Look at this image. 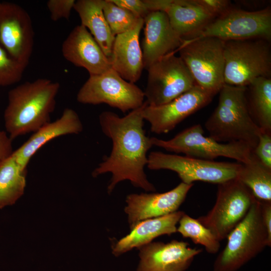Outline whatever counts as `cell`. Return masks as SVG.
Returning a JSON list of instances; mask_svg holds the SVG:
<instances>
[{"mask_svg":"<svg viewBox=\"0 0 271 271\" xmlns=\"http://www.w3.org/2000/svg\"><path fill=\"white\" fill-rule=\"evenodd\" d=\"M145 104V101L142 106L123 117L109 111L99 115L102 131L111 140L112 147L109 156L93 170L92 175L96 177L106 173L112 174L107 186L109 194L118 183L125 180L146 191H156L144 170L148 164V152L153 146L144 129L143 109Z\"/></svg>","mask_w":271,"mask_h":271,"instance_id":"obj_1","label":"cell"},{"mask_svg":"<svg viewBox=\"0 0 271 271\" xmlns=\"http://www.w3.org/2000/svg\"><path fill=\"white\" fill-rule=\"evenodd\" d=\"M60 87L58 82L38 78L9 91L4 117L6 131L12 140L35 132L51 121Z\"/></svg>","mask_w":271,"mask_h":271,"instance_id":"obj_2","label":"cell"},{"mask_svg":"<svg viewBox=\"0 0 271 271\" xmlns=\"http://www.w3.org/2000/svg\"><path fill=\"white\" fill-rule=\"evenodd\" d=\"M246 86L224 84L220 90L218 103L205 123L209 136L220 143L239 142L252 150L262 131L249 113Z\"/></svg>","mask_w":271,"mask_h":271,"instance_id":"obj_3","label":"cell"},{"mask_svg":"<svg viewBox=\"0 0 271 271\" xmlns=\"http://www.w3.org/2000/svg\"><path fill=\"white\" fill-rule=\"evenodd\" d=\"M226 238L225 247L214 262L213 271H237L268 246L259 201L254 200Z\"/></svg>","mask_w":271,"mask_h":271,"instance_id":"obj_4","label":"cell"},{"mask_svg":"<svg viewBox=\"0 0 271 271\" xmlns=\"http://www.w3.org/2000/svg\"><path fill=\"white\" fill-rule=\"evenodd\" d=\"M270 42L259 39L224 41V83L246 86L257 78H271Z\"/></svg>","mask_w":271,"mask_h":271,"instance_id":"obj_5","label":"cell"},{"mask_svg":"<svg viewBox=\"0 0 271 271\" xmlns=\"http://www.w3.org/2000/svg\"><path fill=\"white\" fill-rule=\"evenodd\" d=\"M204 133L202 126L197 124L184 129L169 140L152 137L151 141L153 146L168 152L203 160L214 161L223 157L240 163L249 160L252 150L247 145L239 142L220 143L205 137Z\"/></svg>","mask_w":271,"mask_h":271,"instance_id":"obj_6","label":"cell"},{"mask_svg":"<svg viewBox=\"0 0 271 271\" xmlns=\"http://www.w3.org/2000/svg\"><path fill=\"white\" fill-rule=\"evenodd\" d=\"M196 84L215 95L224 82V41L214 37L184 40L178 49Z\"/></svg>","mask_w":271,"mask_h":271,"instance_id":"obj_7","label":"cell"},{"mask_svg":"<svg viewBox=\"0 0 271 271\" xmlns=\"http://www.w3.org/2000/svg\"><path fill=\"white\" fill-rule=\"evenodd\" d=\"M217 185L213 207L197 220L220 242L244 218L256 199L237 178Z\"/></svg>","mask_w":271,"mask_h":271,"instance_id":"obj_8","label":"cell"},{"mask_svg":"<svg viewBox=\"0 0 271 271\" xmlns=\"http://www.w3.org/2000/svg\"><path fill=\"white\" fill-rule=\"evenodd\" d=\"M76 98L82 104L105 103L125 113L142 106L145 97L140 88L123 79L111 68L101 74L89 75L79 90Z\"/></svg>","mask_w":271,"mask_h":271,"instance_id":"obj_9","label":"cell"},{"mask_svg":"<svg viewBox=\"0 0 271 271\" xmlns=\"http://www.w3.org/2000/svg\"><path fill=\"white\" fill-rule=\"evenodd\" d=\"M204 37H214L223 41L259 39L270 42V7L253 11L231 8L189 40Z\"/></svg>","mask_w":271,"mask_h":271,"instance_id":"obj_10","label":"cell"},{"mask_svg":"<svg viewBox=\"0 0 271 271\" xmlns=\"http://www.w3.org/2000/svg\"><path fill=\"white\" fill-rule=\"evenodd\" d=\"M241 163L206 160L186 156L152 152L148 156L150 170H168L176 172L187 184L195 181L217 184L237 177Z\"/></svg>","mask_w":271,"mask_h":271,"instance_id":"obj_11","label":"cell"},{"mask_svg":"<svg viewBox=\"0 0 271 271\" xmlns=\"http://www.w3.org/2000/svg\"><path fill=\"white\" fill-rule=\"evenodd\" d=\"M175 54L165 56L147 69L144 93L148 105L166 104L197 85L186 64Z\"/></svg>","mask_w":271,"mask_h":271,"instance_id":"obj_12","label":"cell"},{"mask_svg":"<svg viewBox=\"0 0 271 271\" xmlns=\"http://www.w3.org/2000/svg\"><path fill=\"white\" fill-rule=\"evenodd\" d=\"M34 44V32L28 13L16 4H0V45L26 68Z\"/></svg>","mask_w":271,"mask_h":271,"instance_id":"obj_13","label":"cell"},{"mask_svg":"<svg viewBox=\"0 0 271 271\" xmlns=\"http://www.w3.org/2000/svg\"><path fill=\"white\" fill-rule=\"evenodd\" d=\"M215 95L196 85L166 104L155 106L146 102L143 116L150 123L151 132L167 133L186 117L209 104Z\"/></svg>","mask_w":271,"mask_h":271,"instance_id":"obj_14","label":"cell"},{"mask_svg":"<svg viewBox=\"0 0 271 271\" xmlns=\"http://www.w3.org/2000/svg\"><path fill=\"white\" fill-rule=\"evenodd\" d=\"M193 186V184L181 182L174 189L164 193L128 195L124 212L127 215L130 230L143 220L177 211Z\"/></svg>","mask_w":271,"mask_h":271,"instance_id":"obj_15","label":"cell"},{"mask_svg":"<svg viewBox=\"0 0 271 271\" xmlns=\"http://www.w3.org/2000/svg\"><path fill=\"white\" fill-rule=\"evenodd\" d=\"M138 249L140 260L137 271H185L202 251L177 240L151 242Z\"/></svg>","mask_w":271,"mask_h":271,"instance_id":"obj_16","label":"cell"},{"mask_svg":"<svg viewBox=\"0 0 271 271\" xmlns=\"http://www.w3.org/2000/svg\"><path fill=\"white\" fill-rule=\"evenodd\" d=\"M142 51L144 68L148 69L165 56L176 53L183 40L174 30L164 12L150 13L144 19Z\"/></svg>","mask_w":271,"mask_h":271,"instance_id":"obj_17","label":"cell"},{"mask_svg":"<svg viewBox=\"0 0 271 271\" xmlns=\"http://www.w3.org/2000/svg\"><path fill=\"white\" fill-rule=\"evenodd\" d=\"M61 51L66 60L85 69L89 75L101 74L112 68L109 59L81 24L75 27L63 41Z\"/></svg>","mask_w":271,"mask_h":271,"instance_id":"obj_18","label":"cell"},{"mask_svg":"<svg viewBox=\"0 0 271 271\" xmlns=\"http://www.w3.org/2000/svg\"><path fill=\"white\" fill-rule=\"evenodd\" d=\"M144 25V20L140 18L130 30L116 35L109 59L111 68L123 79L132 83L140 79L144 68L139 42Z\"/></svg>","mask_w":271,"mask_h":271,"instance_id":"obj_19","label":"cell"},{"mask_svg":"<svg viewBox=\"0 0 271 271\" xmlns=\"http://www.w3.org/2000/svg\"><path fill=\"white\" fill-rule=\"evenodd\" d=\"M83 129L82 123L77 113L73 109L65 108L60 117L34 132L12 155L20 168L27 171L30 160L44 145L60 136L79 134Z\"/></svg>","mask_w":271,"mask_h":271,"instance_id":"obj_20","label":"cell"},{"mask_svg":"<svg viewBox=\"0 0 271 271\" xmlns=\"http://www.w3.org/2000/svg\"><path fill=\"white\" fill-rule=\"evenodd\" d=\"M185 213L181 211L143 220L130 230V233L112 245V253L118 256L134 248H139L152 242L155 238L177 232V224Z\"/></svg>","mask_w":271,"mask_h":271,"instance_id":"obj_21","label":"cell"},{"mask_svg":"<svg viewBox=\"0 0 271 271\" xmlns=\"http://www.w3.org/2000/svg\"><path fill=\"white\" fill-rule=\"evenodd\" d=\"M165 13L183 41L193 38L215 18L196 0H173Z\"/></svg>","mask_w":271,"mask_h":271,"instance_id":"obj_22","label":"cell"},{"mask_svg":"<svg viewBox=\"0 0 271 271\" xmlns=\"http://www.w3.org/2000/svg\"><path fill=\"white\" fill-rule=\"evenodd\" d=\"M103 2L104 0H78L76 1L73 9L80 17L81 25L87 29L110 59L115 36L104 17Z\"/></svg>","mask_w":271,"mask_h":271,"instance_id":"obj_23","label":"cell"},{"mask_svg":"<svg viewBox=\"0 0 271 271\" xmlns=\"http://www.w3.org/2000/svg\"><path fill=\"white\" fill-rule=\"evenodd\" d=\"M246 87V102L251 117L262 131L271 132V78H257Z\"/></svg>","mask_w":271,"mask_h":271,"instance_id":"obj_24","label":"cell"},{"mask_svg":"<svg viewBox=\"0 0 271 271\" xmlns=\"http://www.w3.org/2000/svg\"><path fill=\"white\" fill-rule=\"evenodd\" d=\"M260 201L271 202V169L252 152L248 161L241 163L236 177Z\"/></svg>","mask_w":271,"mask_h":271,"instance_id":"obj_25","label":"cell"},{"mask_svg":"<svg viewBox=\"0 0 271 271\" xmlns=\"http://www.w3.org/2000/svg\"><path fill=\"white\" fill-rule=\"evenodd\" d=\"M26 174L12 155L0 164V209L14 204L22 196Z\"/></svg>","mask_w":271,"mask_h":271,"instance_id":"obj_26","label":"cell"},{"mask_svg":"<svg viewBox=\"0 0 271 271\" xmlns=\"http://www.w3.org/2000/svg\"><path fill=\"white\" fill-rule=\"evenodd\" d=\"M177 232L184 238H189L195 244L203 246L206 251L216 254L220 247V241L210 229L202 224L197 219L184 213L179 221Z\"/></svg>","mask_w":271,"mask_h":271,"instance_id":"obj_27","label":"cell"},{"mask_svg":"<svg viewBox=\"0 0 271 271\" xmlns=\"http://www.w3.org/2000/svg\"><path fill=\"white\" fill-rule=\"evenodd\" d=\"M102 10L105 20L114 36L130 30L141 18L116 5L111 0H104Z\"/></svg>","mask_w":271,"mask_h":271,"instance_id":"obj_28","label":"cell"},{"mask_svg":"<svg viewBox=\"0 0 271 271\" xmlns=\"http://www.w3.org/2000/svg\"><path fill=\"white\" fill-rule=\"evenodd\" d=\"M25 69L22 64L10 57L0 45V87L19 82Z\"/></svg>","mask_w":271,"mask_h":271,"instance_id":"obj_29","label":"cell"},{"mask_svg":"<svg viewBox=\"0 0 271 271\" xmlns=\"http://www.w3.org/2000/svg\"><path fill=\"white\" fill-rule=\"evenodd\" d=\"M75 2V0L48 1L47 7L50 14L51 19L55 22L61 19L68 20Z\"/></svg>","mask_w":271,"mask_h":271,"instance_id":"obj_30","label":"cell"},{"mask_svg":"<svg viewBox=\"0 0 271 271\" xmlns=\"http://www.w3.org/2000/svg\"><path fill=\"white\" fill-rule=\"evenodd\" d=\"M252 153L264 166L271 169V132L261 131Z\"/></svg>","mask_w":271,"mask_h":271,"instance_id":"obj_31","label":"cell"},{"mask_svg":"<svg viewBox=\"0 0 271 271\" xmlns=\"http://www.w3.org/2000/svg\"><path fill=\"white\" fill-rule=\"evenodd\" d=\"M111 1L119 7L129 11L143 19L151 13L145 0H111Z\"/></svg>","mask_w":271,"mask_h":271,"instance_id":"obj_32","label":"cell"},{"mask_svg":"<svg viewBox=\"0 0 271 271\" xmlns=\"http://www.w3.org/2000/svg\"><path fill=\"white\" fill-rule=\"evenodd\" d=\"M196 2L215 18L232 8L230 1L228 0H196Z\"/></svg>","mask_w":271,"mask_h":271,"instance_id":"obj_33","label":"cell"},{"mask_svg":"<svg viewBox=\"0 0 271 271\" xmlns=\"http://www.w3.org/2000/svg\"><path fill=\"white\" fill-rule=\"evenodd\" d=\"M260 202L262 220L267 232L268 246L270 247L271 246V202L260 201Z\"/></svg>","mask_w":271,"mask_h":271,"instance_id":"obj_34","label":"cell"},{"mask_svg":"<svg viewBox=\"0 0 271 271\" xmlns=\"http://www.w3.org/2000/svg\"><path fill=\"white\" fill-rule=\"evenodd\" d=\"M12 141L6 132L0 129V164L12 155Z\"/></svg>","mask_w":271,"mask_h":271,"instance_id":"obj_35","label":"cell"},{"mask_svg":"<svg viewBox=\"0 0 271 271\" xmlns=\"http://www.w3.org/2000/svg\"><path fill=\"white\" fill-rule=\"evenodd\" d=\"M173 0H145L150 11L165 12Z\"/></svg>","mask_w":271,"mask_h":271,"instance_id":"obj_36","label":"cell"},{"mask_svg":"<svg viewBox=\"0 0 271 271\" xmlns=\"http://www.w3.org/2000/svg\"><path fill=\"white\" fill-rule=\"evenodd\" d=\"M0 4H1V2H0Z\"/></svg>","mask_w":271,"mask_h":271,"instance_id":"obj_37","label":"cell"}]
</instances>
